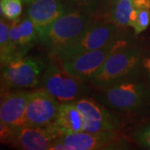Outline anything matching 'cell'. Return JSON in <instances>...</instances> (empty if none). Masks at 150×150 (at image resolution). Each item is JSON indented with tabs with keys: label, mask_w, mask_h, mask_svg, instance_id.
Instances as JSON below:
<instances>
[{
	"label": "cell",
	"mask_w": 150,
	"mask_h": 150,
	"mask_svg": "<svg viewBox=\"0 0 150 150\" xmlns=\"http://www.w3.org/2000/svg\"><path fill=\"white\" fill-rule=\"evenodd\" d=\"M132 138L142 148L150 149V122L136 129L132 134Z\"/></svg>",
	"instance_id": "cell-20"
},
{
	"label": "cell",
	"mask_w": 150,
	"mask_h": 150,
	"mask_svg": "<svg viewBox=\"0 0 150 150\" xmlns=\"http://www.w3.org/2000/svg\"><path fill=\"white\" fill-rule=\"evenodd\" d=\"M43 88L54 96L59 103L74 102L84 94L85 86L80 80L67 73L62 66L50 61L42 77Z\"/></svg>",
	"instance_id": "cell-8"
},
{
	"label": "cell",
	"mask_w": 150,
	"mask_h": 150,
	"mask_svg": "<svg viewBox=\"0 0 150 150\" xmlns=\"http://www.w3.org/2000/svg\"><path fill=\"white\" fill-rule=\"evenodd\" d=\"M1 15L9 21L18 20L23 13L22 0H0Z\"/></svg>",
	"instance_id": "cell-19"
},
{
	"label": "cell",
	"mask_w": 150,
	"mask_h": 150,
	"mask_svg": "<svg viewBox=\"0 0 150 150\" xmlns=\"http://www.w3.org/2000/svg\"><path fill=\"white\" fill-rule=\"evenodd\" d=\"M99 99L103 104L120 112H136L144 105L149 90L143 83L125 79L101 89Z\"/></svg>",
	"instance_id": "cell-6"
},
{
	"label": "cell",
	"mask_w": 150,
	"mask_h": 150,
	"mask_svg": "<svg viewBox=\"0 0 150 150\" xmlns=\"http://www.w3.org/2000/svg\"><path fill=\"white\" fill-rule=\"evenodd\" d=\"M54 126L62 135L84 131V118L74 101L60 103Z\"/></svg>",
	"instance_id": "cell-14"
},
{
	"label": "cell",
	"mask_w": 150,
	"mask_h": 150,
	"mask_svg": "<svg viewBox=\"0 0 150 150\" xmlns=\"http://www.w3.org/2000/svg\"><path fill=\"white\" fill-rule=\"evenodd\" d=\"M28 5L26 16L32 20L38 33L69 11L63 0H36Z\"/></svg>",
	"instance_id": "cell-13"
},
{
	"label": "cell",
	"mask_w": 150,
	"mask_h": 150,
	"mask_svg": "<svg viewBox=\"0 0 150 150\" xmlns=\"http://www.w3.org/2000/svg\"><path fill=\"white\" fill-rule=\"evenodd\" d=\"M44 69L43 59L33 56H23L1 66L2 93L37 87Z\"/></svg>",
	"instance_id": "cell-4"
},
{
	"label": "cell",
	"mask_w": 150,
	"mask_h": 150,
	"mask_svg": "<svg viewBox=\"0 0 150 150\" xmlns=\"http://www.w3.org/2000/svg\"><path fill=\"white\" fill-rule=\"evenodd\" d=\"M134 7L137 8H147L150 9V0H132Z\"/></svg>",
	"instance_id": "cell-22"
},
{
	"label": "cell",
	"mask_w": 150,
	"mask_h": 150,
	"mask_svg": "<svg viewBox=\"0 0 150 150\" xmlns=\"http://www.w3.org/2000/svg\"><path fill=\"white\" fill-rule=\"evenodd\" d=\"M139 9V8H138ZM150 23V9L141 8L138 10V16L133 26L135 34H139L145 31Z\"/></svg>",
	"instance_id": "cell-21"
},
{
	"label": "cell",
	"mask_w": 150,
	"mask_h": 150,
	"mask_svg": "<svg viewBox=\"0 0 150 150\" xmlns=\"http://www.w3.org/2000/svg\"><path fill=\"white\" fill-rule=\"evenodd\" d=\"M31 91L3 92L0 105V124L8 127L25 125L26 109Z\"/></svg>",
	"instance_id": "cell-12"
},
{
	"label": "cell",
	"mask_w": 150,
	"mask_h": 150,
	"mask_svg": "<svg viewBox=\"0 0 150 150\" xmlns=\"http://www.w3.org/2000/svg\"><path fill=\"white\" fill-rule=\"evenodd\" d=\"M74 103L84 118L86 132L118 131L122 128L121 119L96 101L81 98Z\"/></svg>",
	"instance_id": "cell-11"
},
{
	"label": "cell",
	"mask_w": 150,
	"mask_h": 150,
	"mask_svg": "<svg viewBox=\"0 0 150 150\" xmlns=\"http://www.w3.org/2000/svg\"><path fill=\"white\" fill-rule=\"evenodd\" d=\"M60 103L45 88L31 91L28 102L25 125L52 127L55 124Z\"/></svg>",
	"instance_id": "cell-10"
},
{
	"label": "cell",
	"mask_w": 150,
	"mask_h": 150,
	"mask_svg": "<svg viewBox=\"0 0 150 150\" xmlns=\"http://www.w3.org/2000/svg\"><path fill=\"white\" fill-rule=\"evenodd\" d=\"M118 0H103L104 2V7H105V10H106V14L108 15L109 14L110 11L112 8V7L116 4V3L118 2Z\"/></svg>",
	"instance_id": "cell-23"
},
{
	"label": "cell",
	"mask_w": 150,
	"mask_h": 150,
	"mask_svg": "<svg viewBox=\"0 0 150 150\" xmlns=\"http://www.w3.org/2000/svg\"><path fill=\"white\" fill-rule=\"evenodd\" d=\"M19 31L20 46L23 51L26 54L34 43L37 41H39L38 33L32 20L27 16H25V18H23L19 22Z\"/></svg>",
	"instance_id": "cell-18"
},
{
	"label": "cell",
	"mask_w": 150,
	"mask_h": 150,
	"mask_svg": "<svg viewBox=\"0 0 150 150\" xmlns=\"http://www.w3.org/2000/svg\"><path fill=\"white\" fill-rule=\"evenodd\" d=\"M22 1H23V3H24L26 4H31V3L36 1V0H22Z\"/></svg>",
	"instance_id": "cell-25"
},
{
	"label": "cell",
	"mask_w": 150,
	"mask_h": 150,
	"mask_svg": "<svg viewBox=\"0 0 150 150\" xmlns=\"http://www.w3.org/2000/svg\"><path fill=\"white\" fill-rule=\"evenodd\" d=\"M143 60L139 48L129 43L112 53L95 72L90 82L97 88L103 89L119 81L129 79Z\"/></svg>",
	"instance_id": "cell-2"
},
{
	"label": "cell",
	"mask_w": 150,
	"mask_h": 150,
	"mask_svg": "<svg viewBox=\"0 0 150 150\" xmlns=\"http://www.w3.org/2000/svg\"><path fill=\"white\" fill-rule=\"evenodd\" d=\"M17 59L10 39V21L1 18L0 21V60L1 66Z\"/></svg>",
	"instance_id": "cell-16"
},
{
	"label": "cell",
	"mask_w": 150,
	"mask_h": 150,
	"mask_svg": "<svg viewBox=\"0 0 150 150\" xmlns=\"http://www.w3.org/2000/svg\"><path fill=\"white\" fill-rule=\"evenodd\" d=\"M1 125V141L23 150H49L62 134L55 126L43 128L22 125L8 127Z\"/></svg>",
	"instance_id": "cell-5"
},
{
	"label": "cell",
	"mask_w": 150,
	"mask_h": 150,
	"mask_svg": "<svg viewBox=\"0 0 150 150\" xmlns=\"http://www.w3.org/2000/svg\"><path fill=\"white\" fill-rule=\"evenodd\" d=\"M138 10L132 0H118L108 15L107 20L122 28H133L138 16Z\"/></svg>",
	"instance_id": "cell-15"
},
{
	"label": "cell",
	"mask_w": 150,
	"mask_h": 150,
	"mask_svg": "<svg viewBox=\"0 0 150 150\" xmlns=\"http://www.w3.org/2000/svg\"><path fill=\"white\" fill-rule=\"evenodd\" d=\"M129 43V38L124 33L101 48L83 53L69 60L59 61V63L72 76L83 82L89 81L112 53Z\"/></svg>",
	"instance_id": "cell-7"
},
{
	"label": "cell",
	"mask_w": 150,
	"mask_h": 150,
	"mask_svg": "<svg viewBox=\"0 0 150 150\" xmlns=\"http://www.w3.org/2000/svg\"><path fill=\"white\" fill-rule=\"evenodd\" d=\"M118 131L86 132L62 135L49 150H99L123 149Z\"/></svg>",
	"instance_id": "cell-9"
},
{
	"label": "cell",
	"mask_w": 150,
	"mask_h": 150,
	"mask_svg": "<svg viewBox=\"0 0 150 150\" xmlns=\"http://www.w3.org/2000/svg\"><path fill=\"white\" fill-rule=\"evenodd\" d=\"M123 34L124 33L122 28L108 20L99 21L94 18L79 37L59 51L55 59L59 62L73 59L83 53L101 48Z\"/></svg>",
	"instance_id": "cell-3"
},
{
	"label": "cell",
	"mask_w": 150,
	"mask_h": 150,
	"mask_svg": "<svg viewBox=\"0 0 150 150\" xmlns=\"http://www.w3.org/2000/svg\"><path fill=\"white\" fill-rule=\"evenodd\" d=\"M95 17L79 10H69L38 33L39 42L55 58L60 50L73 43L94 20Z\"/></svg>",
	"instance_id": "cell-1"
},
{
	"label": "cell",
	"mask_w": 150,
	"mask_h": 150,
	"mask_svg": "<svg viewBox=\"0 0 150 150\" xmlns=\"http://www.w3.org/2000/svg\"><path fill=\"white\" fill-rule=\"evenodd\" d=\"M69 10L85 12L96 18L107 16L103 0H63Z\"/></svg>",
	"instance_id": "cell-17"
},
{
	"label": "cell",
	"mask_w": 150,
	"mask_h": 150,
	"mask_svg": "<svg viewBox=\"0 0 150 150\" xmlns=\"http://www.w3.org/2000/svg\"><path fill=\"white\" fill-rule=\"evenodd\" d=\"M143 63H144V66L145 67V69L148 71V74H149V78L150 81V56L148 57V58H146L143 61Z\"/></svg>",
	"instance_id": "cell-24"
}]
</instances>
